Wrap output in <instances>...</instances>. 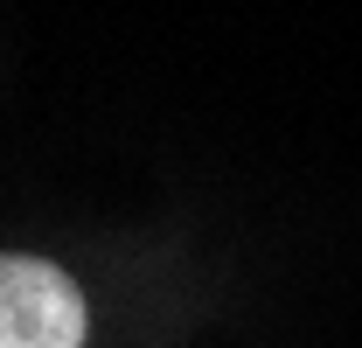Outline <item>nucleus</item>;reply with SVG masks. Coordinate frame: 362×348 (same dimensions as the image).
Returning <instances> with one entry per match:
<instances>
[{"label": "nucleus", "instance_id": "f257e3e1", "mask_svg": "<svg viewBox=\"0 0 362 348\" xmlns=\"http://www.w3.org/2000/svg\"><path fill=\"white\" fill-rule=\"evenodd\" d=\"M0 348H84V300L42 258H0Z\"/></svg>", "mask_w": 362, "mask_h": 348}]
</instances>
